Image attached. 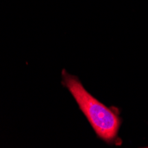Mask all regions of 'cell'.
<instances>
[{"instance_id": "obj_1", "label": "cell", "mask_w": 148, "mask_h": 148, "mask_svg": "<svg viewBox=\"0 0 148 148\" xmlns=\"http://www.w3.org/2000/svg\"><path fill=\"white\" fill-rule=\"evenodd\" d=\"M62 84L69 90L97 137L106 144H114L122 124L118 110L107 107L84 87L79 78L62 70Z\"/></svg>"}]
</instances>
